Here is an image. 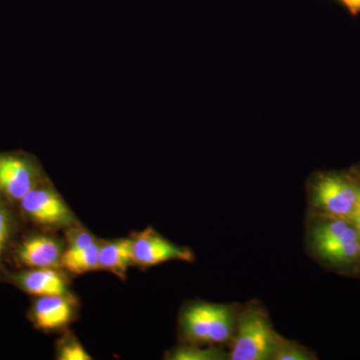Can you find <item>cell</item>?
I'll return each mask as SVG.
<instances>
[{
    "mask_svg": "<svg viewBox=\"0 0 360 360\" xmlns=\"http://www.w3.org/2000/svg\"><path fill=\"white\" fill-rule=\"evenodd\" d=\"M311 196L324 217L348 220L360 200V182L354 172H321L312 179Z\"/></svg>",
    "mask_w": 360,
    "mask_h": 360,
    "instance_id": "cell-1",
    "label": "cell"
},
{
    "mask_svg": "<svg viewBox=\"0 0 360 360\" xmlns=\"http://www.w3.org/2000/svg\"><path fill=\"white\" fill-rule=\"evenodd\" d=\"M311 245L315 252L333 266L359 262L360 234L349 220L324 217L312 229Z\"/></svg>",
    "mask_w": 360,
    "mask_h": 360,
    "instance_id": "cell-2",
    "label": "cell"
},
{
    "mask_svg": "<svg viewBox=\"0 0 360 360\" xmlns=\"http://www.w3.org/2000/svg\"><path fill=\"white\" fill-rule=\"evenodd\" d=\"M182 333L194 343H224L231 340L236 328L232 310L224 305L194 303L180 319Z\"/></svg>",
    "mask_w": 360,
    "mask_h": 360,
    "instance_id": "cell-3",
    "label": "cell"
},
{
    "mask_svg": "<svg viewBox=\"0 0 360 360\" xmlns=\"http://www.w3.org/2000/svg\"><path fill=\"white\" fill-rule=\"evenodd\" d=\"M231 357L232 360L272 359L279 336L276 335L264 312L248 309L239 321Z\"/></svg>",
    "mask_w": 360,
    "mask_h": 360,
    "instance_id": "cell-4",
    "label": "cell"
},
{
    "mask_svg": "<svg viewBox=\"0 0 360 360\" xmlns=\"http://www.w3.org/2000/svg\"><path fill=\"white\" fill-rule=\"evenodd\" d=\"M20 203L25 214L37 224L54 229H70L77 224L70 208L51 186H35Z\"/></svg>",
    "mask_w": 360,
    "mask_h": 360,
    "instance_id": "cell-5",
    "label": "cell"
},
{
    "mask_svg": "<svg viewBox=\"0 0 360 360\" xmlns=\"http://www.w3.org/2000/svg\"><path fill=\"white\" fill-rule=\"evenodd\" d=\"M134 264L141 267L155 266L172 260L191 262L193 255L188 248L170 243L153 229L136 234L132 239Z\"/></svg>",
    "mask_w": 360,
    "mask_h": 360,
    "instance_id": "cell-6",
    "label": "cell"
},
{
    "mask_svg": "<svg viewBox=\"0 0 360 360\" xmlns=\"http://www.w3.org/2000/svg\"><path fill=\"white\" fill-rule=\"evenodd\" d=\"M37 170L26 158L0 155V191L11 200H21L35 186Z\"/></svg>",
    "mask_w": 360,
    "mask_h": 360,
    "instance_id": "cell-7",
    "label": "cell"
},
{
    "mask_svg": "<svg viewBox=\"0 0 360 360\" xmlns=\"http://www.w3.org/2000/svg\"><path fill=\"white\" fill-rule=\"evenodd\" d=\"M63 243L49 236H33L25 239L18 250L21 264L32 269H56L60 266Z\"/></svg>",
    "mask_w": 360,
    "mask_h": 360,
    "instance_id": "cell-8",
    "label": "cell"
},
{
    "mask_svg": "<svg viewBox=\"0 0 360 360\" xmlns=\"http://www.w3.org/2000/svg\"><path fill=\"white\" fill-rule=\"evenodd\" d=\"M75 314V302L70 295L39 296L32 307L34 323L45 331L65 328Z\"/></svg>",
    "mask_w": 360,
    "mask_h": 360,
    "instance_id": "cell-9",
    "label": "cell"
},
{
    "mask_svg": "<svg viewBox=\"0 0 360 360\" xmlns=\"http://www.w3.org/2000/svg\"><path fill=\"white\" fill-rule=\"evenodd\" d=\"M21 288L37 296L68 295V285L65 277L56 269H34L18 276Z\"/></svg>",
    "mask_w": 360,
    "mask_h": 360,
    "instance_id": "cell-10",
    "label": "cell"
},
{
    "mask_svg": "<svg viewBox=\"0 0 360 360\" xmlns=\"http://www.w3.org/2000/svg\"><path fill=\"white\" fill-rule=\"evenodd\" d=\"M131 264H134L132 239H118L101 243L99 269L108 270L123 278Z\"/></svg>",
    "mask_w": 360,
    "mask_h": 360,
    "instance_id": "cell-11",
    "label": "cell"
},
{
    "mask_svg": "<svg viewBox=\"0 0 360 360\" xmlns=\"http://www.w3.org/2000/svg\"><path fill=\"white\" fill-rule=\"evenodd\" d=\"M99 250L101 243L98 241L89 248L79 250L66 248L61 257L60 266L75 274H82L98 269Z\"/></svg>",
    "mask_w": 360,
    "mask_h": 360,
    "instance_id": "cell-12",
    "label": "cell"
},
{
    "mask_svg": "<svg viewBox=\"0 0 360 360\" xmlns=\"http://www.w3.org/2000/svg\"><path fill=\"white\" fill-rule=\"evenodd\" d=\"M174 360H219L225 359L222 350L217 348H200L198 347H181L176 348L168 357Z\"/></svg>",
    "mask_w": 360,
    "mask_h": 360,
    "instance_id": "cell-13",
    "label": "cell"
},
{
    "mask_svg": "<svg viewBox=\"0 0 360 360\" xmlns=\"http://www.w3.org/2000/svg\"><path fill=\"white\" fill-rule=\"evenodd\" d=\"M312 355L297 343L278 338L272 359L276 360H309Z\"/></svg>",
    "mask_w": 360,
    "mask_h": 360,
    "instance_id": "cell-14",
    "label": "cell"
},
{
    "mask_svg": "<svg viewBox=\"0 0 360 360\" xmlns=\"http://www.w3.org/2000/svg\"><path fill=\"white\" fill-rule=\"evenodd\" d=\"M58 359L60 360H90L91 357L87 354L79 341L72 335L66 336L59 342L58 347Z\"/></svg>",
    "mask_w": 360,
    "mask_h": 360,
    "instance_id": "cell-15",
    "label": "cell"
},
{
    "mask_svg": "<svg viewBox=\"0 0 360 360\" xmlns=\"http://www.w3.org/2000/svg\"><path fill=\"white\" fill-rule=\"evenodd\" d=\"M68 232V248L71 250H79V248H89L97 243L96 238L94 234L85 229H78V227H70Z\"/></svg>",
    "mask_w": 360,
    "mask_h": 360,
    "instance_id": "cell-16",
    "label": "cell"
},
{
    "mask_svg": "<svg viewBox=\"0 0 360 360\" xmlns=\"http://www.w3.org/2000/svg\"><path fill=\"white\" fill-rule=\"evenodd\" d=\"M11 221L9 213L4 205H0V257L4 252L11 236Z\"/></svg>",
    "mask_w": 360,
    "mask_h": 360,
    "instance_id": "cell-17",
    "label": "cell"
},
{
    "mask_svg": "<svg viewBox=\"0 0 360 360\" xmlns=\"http://www.w3.org/2000/svg\"><path fill=\"white\" fill-rule=\"evenodd\" d=\"M349 13L350 15L357 16L360 14V0H336Z\"/></svg>",
    "mask_w": 360,
    "mask_h": 360,
    "instance_id": "cell-18",
    "label": "cell"
},
{
    "mask_svg": "<svg viewBox=\"0 0 360 360\" xmlns=\"http://www.w3.org/2000/svg\"><path fill=\"white\" fill-rule=\"evenodd\" d=\"M348 220L354 224V226L357 229V231H359L360 234V200L359 203H357L354 212L352 213V217H350V219Z\"/></svg>",
    "mask_w": 360,
    "mask_h": 360,
    "instance_id": "cell-19",
    "label": "cell"
},
{
    "mask_svg": "<svg viewBox=\"0 0 360 360\" xmlns=\"http://www.w3.org/2000/svg\"><path fill=\"white\" fill-rule=\"evenodd\" d=\"M354 174L356 175L357 179H359L360 182V165L359 167L356 168V169L354 170Z\"/></svg>",
    "mask_w": 360,
    "mask_h": 360,
    "instance_id": "cell-20",
    "label": "cell"
},
{
    "mask_svg": "<svg viewBox=\"0 0 360 360\" xmlns=\"http://www.w3.org/2000/svg\"><path fill=\"white\" fill-rule=\"evenodd\" d=\"M359 262H360V248H359Z\"/></svg>",
    "mask_w": 360,
    "mask_h": 360,
    "instance_id": "cell-21",
    "label": "cell"
}]
</instances>
